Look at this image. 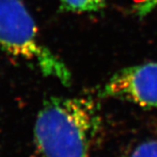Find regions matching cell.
Returning a JSON list of instances; mask_svg holds the SVG:
<instances>
[{
  "mask_svg": "<svg viewBox=\"0 0 157 157\" xmlns=\"http://www.w3.org/2000/svg\"><path fill=\"white\" fill-rule=\"evenodd\" d=\"M102 129L98 104L84 97H51L34 125L39 157H91Z\"/></svg>",
  "mask_w": 157,
  "mask_h": 157,
  "instance_id": "cell-1",
  "label": "cell"
},
{
  "mask_svg": "<svg viewBox=\"0 0 157 157\" xmlns=\"http://www.w3.org/2000/svg\"><path fill=\"white\" fill-rule=\"evenodd\" d=\"M108 0H59L62 11L73 13H86L101 11Z\"/></svg>",
  "mask_w": 157,
  "mask_h": 157,
  "instance_id": "cell-4",
  "label": "cell"
},
{
  "mask_svg": "<svg viewBox=\"0 0 157 157\" xmlns=\"http://www.w3.org/2000/svg\"><path fill=\"white\" fill-rule=\"evenodd\" d=\"M0 50L35 64L45 76L71 84L66 64L40 42L34 19L21 0H0Z\"/></svg>",
  "mask_w": 157,
  "mask_h": 157,
  "instance_id": "cell-2",
  "label": "cell"
},
{
  "mask_svg": "<svg viewBox=\"0 0 157 157\" xmlns=\"http://www.w3.org/2000/svg\"><path fill=\"white\" fill-rule=\"evenodd\" d=\"M124 157H157V139L138 144Z\"/></svg>",
  "mask_w": 157,
  "mask_h": 157,
  "instance_id": "cell-5",
  "label": "cell"
},
{
  "mask_svg": "<svg viewBox=\"0 0 157 157\" xmlns=\"http://www.w3.org/2000/svg\"><path fill=\"white\" fill-rule=\"evenodd\" d=\"M157 8V0H138L134 6L135 13L138 17H145Z\"/></svg>",
  "mask_w": 157,
  "mask_h": 157,
  "instance_id": "cell-6",
  "label": "cell"
},
{
  "mask_svg": "<svg viewBox=\"0 0 157 157\" xmlns=\"http://www.w3.org/2000/svg\"><path fill=\"white\" fill-rule=\"evenodd\" d=\"M98 94L145 108L157 107V62L119 70L101 86Z\"/></svg>",
  "mask_w": 157,
  "mask_h": 157,
  "instance_id": "cell-3",
  "label": "cell"
}]
</instances>
